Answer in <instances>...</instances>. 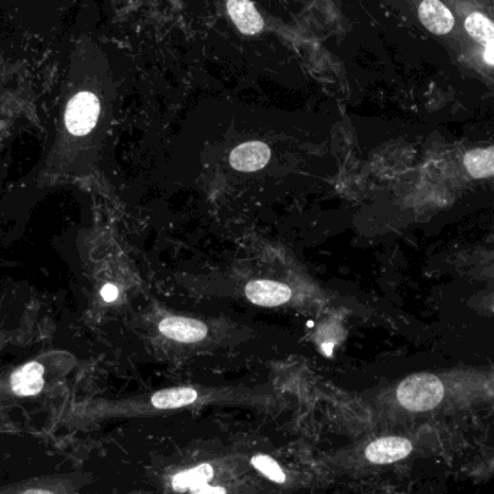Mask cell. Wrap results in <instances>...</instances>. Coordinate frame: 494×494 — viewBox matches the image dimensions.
Wrapping results in <instances>:
<instances>
[{"mask_svg":"<svg viewBox=\"0 0 494 494\" xmlns=\"http://www.w3.org/2000/svg\"><path fill=\"white\" fill-rule=\"evenodd\" d=\"M396 395L407 411H431L444 399V385L431 373H417L400 383Z\"/></svg>","mask_w":494,"mask_h":494,"instance_id":"cell-1","label":"cell"},{"mask_svg":"<svg viewBox=\"0 0 494 494\" xmlns=\"http://www.w3.org/2000/svg\"><path fill=\"white\" fill-rule=\"evenodd\" d=\"M224 14L242 36H259L276 31L252 0H223Z\"/></svg>","mask_w":494,"mask_h":494,"instance_id":"cell-2","label":"cell"},{"mask_svg":"<svg viewBox=\"0 0 494 494\" xmlns=\"http://www.w3.org/2000/svg\"><path fill=\"white\" fill-rule=\"evenodd\" d=\"M100 116V101L90 91H81L67 106L66 125L68 132L76 136L87 135L95 129Z\"/></svg>","mask_w":494,"mask_h":494,"instance_id":"cell-3","label":"cell"},{"mask_svg":"<svg viewBox=\"0 0 494 494\" xmlns=\"http://www.w3.org/2000/svg\"><path fill=\"white\" fill-rule=\"evenodd\" d=\"M0 494H77L73 484L63 476H46L2 484Z\"/></svg>","mask_w":494,"mask_h":494,"instance_id":"cell-4","label":"cell"},{"mask_svg":"<svg viewBox=\"0 0 494 494\" xmlns=\"http://www.w3.org/2000/svg\"><path fill=\"white\" fill-rule=\"evenodd\" d=\"M412 442L404 437H383L365 448V458L373 464H392L412 453Z\"/></svg>","mask_w":494,"mask_h":494,"instance_id":"cell-5","label":"cell"},{"mask_svg":"<svg viewBox=\"0 0 494 494\" xmlns=\"http://www.w3.org/2000/svg\"><path fill=\"white\" fill-rule=\"evenodd\" d=\"M419 21L437 36H447L456 25L453 12L441 0H422L418 6Z\"/></svg>","mask_w":494,"mask_h":494,"instance_id":"cell-6","label":"cell"},{"mask_svg":"<svg viewBox=\"0 0 494 494\" xmlns=\"http://www.w3.org/2000/svg\"><path fill=\"white\" fill-rule=\"evenodd\" d=\"M271 160V149L263 142H247L237 147L230 155V164L237 171L253 172L266 167Z\"/></svg>","mask_w":494,"mask_h":494,"instance_id":"cell-7","label":"cell"},{"mask_svg":"<svg viewBox=\"0 0 494 494\" xmlns=\"http://www.w3.org/2000/svg\"><path fill=\"white\" fill-rule=\"evenodd\" d=\"M293 293L283 283L273 281H252L247 283L246 296L251 303L261 306H278L288 303Z\"/></svg>","mask_w":494,"mask_h":494,"instance_id":"cell-8","label":"cell"},{"mask_svg":"<svg viewBox=\"0 0 494 494\" xmlns=\"http://www.w3.org/2000/svg\"><path fill=\"white\" fill-rule=\"evenodd\" d=\"M160 331L177 342L195 343L206 337L207 325L191 318L170 317L160 324Z\"/></svg>","mask_w":494,"mask_h":494,"instance_id":"cell-9","label":"cell"},{"mask_svg":"<svg viewBox=\"0 0 494 494\" xmlns=\"http://www.w3.org/2000/svg\"><path fill=\"white\" fill-rule=\"evenodd\" d=\"M44 386V367L38 362L26 363L11 376L12 392L16 396H36Z\"/></svg>","mask_w":494,"mask_h":494,"instance_id":"cell-10","label":"cell"},{"mask_svg":"<svg viewBox=\"0 0 494 494\" xmlns=\"http://www.w3.org/2000/svg\"><path fill=\"white\" fill-rule=\"evenodd\" d=\"M464 167L473 178L494 177V147L470 150L464 157Z\"/></svg>","mask_w":494,"mask_h":494,"instance_id":"cell-11","label":"cell"},{"mask_svg":"<svg viewBox=\"0 0 494 494\" xmlns=\"http://www.w3.org/2000/svg\"><path fill=\"white\" fill-rule=\"evenodd\" d=\"M214 477V468L210 464L204 463L201 466L194 467L191 470L181 471L175 474L172 479V488L175 491L195 490L209 483Z\"/></svg>","mask_w":494,"mask_h":494,"instance_id":"cell-12","label":"cell"},{"mask_svg":"<svg viewBox=\"0 0 494 494\" xmlns=\"http://www.w3.org/2000/svg\"><path fill=\"white\" fill-rule=\"evenodd\" d=\"M199 394L191 387H175V389L160 390L152 396V405L158 409H175L194 404Z\"/></svg>","mask_w":494,"mask_h":494,"instance_id":"cell-13","label":"cell"},{"mask_svg":"<svg viewBox=\"0 0 494 494\" xmlns=\"http://www.w3.org/2000/svg\"><path fill=\"white\" fill-rule=\"evenodd\" d=\"M466 29L468 36L481 46H494V22L488 16L473 12L466 18Z\"/></svg>","mask_w":494,"mask_h":494,"instance_id":"cell-14","label":"cell"},{"mask_svg":"<svg viewBox=\"0 0 494 494\" xmlns=\"http://www.w3.org/2000/svg\"><path fill=\"white\" fill-rule=\"evenodd\" d=\"M252 464H253L256 470L261 471L262 474H265L269 480L279 484L285 483V473H283V468L279 467V464L272 457L259 454V456H254L252 458Z\"/></svg>","mask_w":494,"mask_h":494,"instance_id":"cell-15","label":"cell"},{"mask_svg":"<svg viewBox=\"0 0 494 494\" xmlns=\"http://www.w3.org/2000/svg\"><path fill=\"white\" fill-rule=\"evenodd\" d=\"M310 2L314 6H317L327 18L333 19V21L342 19V9H340V4L337 0H310Z\"/></svg>","mask_w":494,"mask_h":494,"instance_id":"cell-16","label":"cell"},{"mask_svg":"<svg viewBox=\"0 0 494 494\" xmlns=\"http://www.w3.org/2000/svg\"><path fill=\"white\" fill-rule=\"evenodd\" d=\"M192 494H227L226 489L220 488V486H209L204 484L201 488L192 490Z\"/></svg>","mask_w":494,"mask_h":494,"instance_id":"cell-17","label":"cell"},{"mask_svg":"<svg viewBox=\"0 0 494 494\" xmlns=\"http://www.w3.org/2000/svg\"><path fill=\"white\" fill-rule=\"evenodd\" d=\"M118 288L115 285H110V283H108L105 288L101 289V296H103V300L106 303H113L118 298Z\"/></svg>","mask_w":494,"mask_h":494,"instance_id":"cell-18","label":"cell"},{"mask_svg":"<svg viewBox=\"0 0 494 494\" xmlns=\"http://www.w3.org/2000/svg\"><path fill=\"white\" fill-rule=\"evenodd\" d=\"M483 59L489 66L494 67V46H484Z\"/></svg>","mask_w":494,"mask_h":494,"instance_id":"cell-19","label":"cell"},{"mask_svg":"<svg viewBox=\"0 0 494 494\" xmlns=\"http://www.w3.org/2000/svg\"><path fill=\"white\" fill-rule=\"evenodd\" d=\"M331 350H333V345H324V353L327 355H331Z\"/></svg>","mask_w":494,"mask_h":494,"instance_id":"cell-20","label":"cell"}]
</instances>
